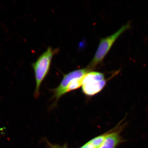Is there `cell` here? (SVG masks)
I'll list each match as a JSON object with an SVG mask.
<instances>
[{"instance_id": "52a82bcc", "label": "cell", "mask_w": 148, "mask_h": 148, "mask_svg": "<svg viewBox=\"0 0 148 148\" xmlns=\"http://www.w3.org/2000/svg\"><path fill=\"white\" fill-rule=\"evenodd\" d=\"M46 143V147L47 148H66L63 146H60L58 144H53L47 140H44Z\"/></svg>"}, {"instance_id": "8992f818", "label": "cell", "mask_w": 148, "mask_h": 148, "mask_svg": "<svg viewBox=\"0 0 148 148\" xmlns=\"http://www.w3.org/2000/svg\"><path fill=\"white\" fill-rule=\"evenodd\" d=\"M110 131H108L106 133L100 136L96 137L95 138L90 140L89 142L96 148H99L103 143V141L106 138L107 135L109 134Z\"/></svg>"}, {"instance_id": "ba28073f", "label": "cell", "mask_w": 148, "mask_h": 148, "mask_svg": "<svg viewBox=\"0 0 148 148\" xmlns=\"http://www.w3.org/2000/svg\"><path fill=\"white\" fill-rule=\"evenodd\" d=\"M79 148H96L89 141L87 143Z\"/></svg>"}, {"instance_id": "5b68a950", "label": "cell", "mask_w": 148, "mask_h": 148, "mask_svg": "<svg viewBox=\"0 0 148 148\" xmlns=\"http://www.w3.org/2000/svg\"><path fill=\"white\" fill-rule=\"evenodd\" d=\"M125 118L121 120L115 128L110 130L103 143L98 148H116L125 141L121 136V133L127 124L125 123L122 125Z\"/></svg>"}, {"instance_id": "277c9868", "label": "cell", "mask_w": 148, "mask_h": 148, "mask_svg": "<svg viewBox=\"0 0 148 148\" xmlns=\"http://www.w3.org/2000/svg\"><path fill=\"white\" fill-rule=\"evenodd\" d=\"M90 71V70L86 68L75 70L64 75L60 84L57 87L50 89V91L53 93L51 99L54 100L51 108H53L57 105L59 100L63 95H64L65 90L71 81L75 79L82 78Z\"/></svg>"}, {"instance_id": "6da1fadb", "label": "cell", "mask_w": 148, "mask_h": 148, "mask_svg": "<svg viewBox=\"0 0 148 148\" xmlns=\"http://www.w3.org/2000/svg\"><path fill=\"white\" fill-rule=\"evenodd\" d=\"M58 49L48 47L38 57L36 62L32 64L36 80V86L34 93V97L36 99L39 97L40 86L49 73L53 56L58 52Z\"/></svg>"}, {"instance_id": "7a4b0ae2", "label": "cell", "mask_w": 148, "mask_h": 148, "mask_svg": "<svg viewBox=\"0 0 148 148\" xmlns=\"http://www.w3.org/2000/svg\"><path fill=\"white\" fill-rule=\"evenodd\" d=\"M131 27V22H128L114 34L101 39L93 59L87 68L91 70L101 63L118 37L125 31L130 29Z\"/></svg>"}, {"instance_id": "3957f363", "label": "cell", "mask_w": 148, "mask_h": 148, "mask_svg": "<svg viewBox=\"0 0 148 148\" xmlns=\"http://www.w3.org/2000/svg\"><path fill=\"white\" fill-rule=\"evenodd\" d=\"M106 82L104 75L103 73L97 72L90 71L83 77L82 91L86 95H95L103 89Z\"/></svg>"}]
</instances>
